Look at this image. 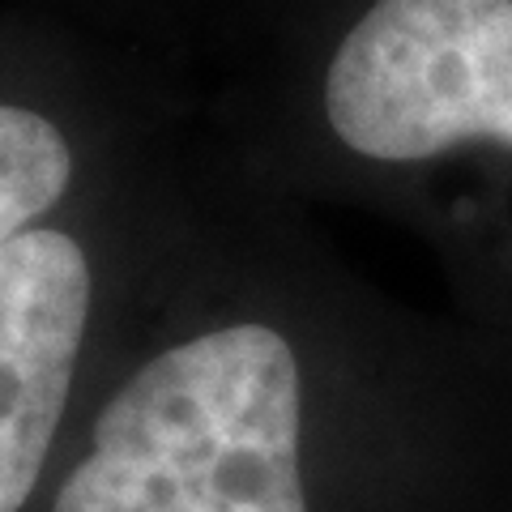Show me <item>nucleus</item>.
I'll use <instances>...</instances> for the list:
<instances>
[{
    "mask_svg": "<svg viewBox=\"0 0 512 512\" xmlns=\"http://www.w3.org/2000/svg\"><path fill=\"white\" fill-rule=\"evenodd\" d=\"M299 431V359L278 329L197 333L107 402L56 512H308Z\"/></svg>",
    "mask_w": 512,
    "mask_h": 512,
    "instance_id": "1",
    "label": "nucleus"
},
{
    "mask_svg": "<svg viewBox=\"0 0 512 512\" xmlns=\"http://www.w3.org/2000/svg\"><path fill=\"white\" fill-rule=\"evenodd\" d=\"M90 316V261L52 227L0 244V512L30 500Z\"/></svg>",
    "mask_w": 512,
    "mask_h": 512,
    "instance_id": "3",
    "label": "nucleus"
},
{
    "mask_svg": "<svg viewBox=\"0 0 512 512\" xmlns=\"http://www.w3.org/2000/svg\"><path fill=\"white\" fill-rule=\"evenodd\" d=\"M325 116L376 163L512 146V0H376L333 52Z\"/></svg>",
    "mask_w": 512,
    "mask_h": 512,
    "instance_id": "2",
    "label": "nucleus"
},
{
    "mask_svg": "<svg viewBox=\"0 0 512 512\" xmlns=\"http://www.w3.org/2000/svg\"><path fill=\"white\" fill-rule=\"evenodd\" d=\"M69 175L73 154L60 128L30 107L0 103V244L52 210Z\"/></svg>",
    "mask_w": 512,
    "mask_h": 512,
    "instance_id": "4",
    "label": "nucleus"
}]
</instances>
